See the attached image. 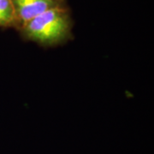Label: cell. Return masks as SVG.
<instances>
[{
  "instance_id": "cell-1",
  "label": "cell",
  "mask_w": 154,
  "mask_h": 154,
  "mask_svg": "<svg viewBox=\"0 0 154 154\" xmlns=\"http://www.w3.org/2000/svg\"><path fill=\"white\" fill-rule=\"evenodd\" d=\"M72 22L65 5L45 11L20 28L22 35L42 45H54L67 40Z\"/></svg>"
},
{
  "instance_id": "cell-2",
  "label": "cell",
  "mask_w": 154,
  "mask_h": 154,
  "mask_svg": "<svg viewBox=\"0 0 154 154\" xmlns=\"http://www.w3.org/2000/svg\"><path fill=\"white\" fill-rule=\"evenodd\" d=\"M11 2L17 28H19L45 11L64 5L63 0H11Z\"/></svg>"
},
{
  "instance_id": "cell-3",
  "label": "cell",
  "mask_w": 154,
  "mask_h": 154,
  "mask_svg": "<svg viewBox=\"0 0 154 154\" xmlns=\"http://www.w3.org/2000/svg\"><path fill=\"white\" fill-rule=\"evenodd\" d=\"M0 27H17L14 9L11 0H0Z\"/></svg>"
}]
</instances>
